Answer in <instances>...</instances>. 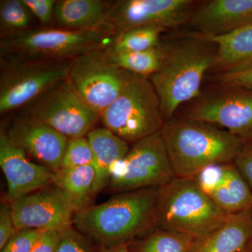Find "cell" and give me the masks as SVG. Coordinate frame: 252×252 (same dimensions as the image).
<instances>
[{
  "mask_svg": "<svg viewBox=\"0 0 252 252\" xmlns=\"http://www.w3.org/2000/svg\"><path fill=\"white\" fill-rule=\"evenodd\" d=\"M98 252H130L129 249V243H120L117 245L104 246L101 245Z\"/></svg>",
  "mask_w": 252,
  "mask_h": 252,
  "instance_id": "e575fe53",
  "label": "cell"
},
{
  "mask_svg": "<svg viewBox=\"0 0 252 252\" xmlns=\"http://www.w3.org/2000/svg\"><path fill=\"white\" fill-rule=\"evenodd\" d=\"M122 70L117 99L100 115L104 127L127 142L135 143L160 132L165 124L161 104L149 77Z\"/></svg>",
  "mask_w": 252,
  "mask_h": 252,
  "instance_id": "8992f818",
  "label": "cell"
},
{
  "mask_svg": "<svg viewBox=\"0 0 252 252\" xmlns=\"http://www.w3.org/2000/svg\"><path fill=\"white\" fill-rule=\"evenodd\" d=\"M194 4L190 0H122L113 1L104 24L116 36L140 28L166 31L189 22Z\"/></svg>",
  "mask_w": 252,
  "mask_h": 252,
  "instance_id": "8fae6325",
  "label": "cell"
},
{
  "mask_svg": "<svg viewBox=\"0 0 252 252\" xmlns=\"http://www.w3.org/2000/svg\"><path fill=\"white\" fill-rule=\"evenodd\" d=\"M175 177L194 178L205 167L234 162L245 142L224 129L193 119H170L160 130Z\"/></svg>",
  "mask_w": 252,
  "mask_h": 252,
  "instance_id": "6da1fadb",
  "label": "cell"
},
{
  "mask_svg": "<svg viewBox=\"0 0 252 252\" xmlns=\"http://www.w3.org/2000/svg\"><path fill=\"white\" fill-rule=\"evenodd\" d=\"M81 233L71 226L64 230L56 252H95L87 238Z\"/></svg>",
  "mask_w": 252,
  "mask_h": 252,
  "instance_id": "f1b7e54d",
  "label": "cell"
},
{
  "mask_svg": "<svg viewBox=\"0 0 252 252\" xmlns=\"http://www.w3.org/2000/svg\"><path fill=\"white\" fill-rule=\"evenodd\" d=\"M234 163L252 191V147H245Z\"/></svg>",
  "mask_w": 252,
  "mask_h": 252,
  "instance_id": "836d02e7",
  "label": "cell"
},
{
  "mask_svg": "<svg viewBox=\"0 0 252 252\" xmlns=\"http://www.w3.org/2000/svg\"><path fill=\"white\" fill-rule=\"evenodd\" d=\"M193 179L228 215L252 210V190L234 162L210 165Z\"/></svg>",
  "mask_w": 252,
  "mask_h": 252,
  "instance_id": "2e32d148",
  "label": "cell"
},
{
  "mask_svg": "<svg viewBox=\"0 0 252 252\" xmlns=\"http://www.w3.org/2000/svg\"><path fill=\"white\" fill-rule=\"evenodd\" d=\"M190 26L203 36L221 35L252 23V0H213L192 16Z\"/></svg>",
  "mask_w": 252,
  "mask_h": 252,
  "instance_id": "e0dca14e",
  "label": "cell"
},
{
  "mask_svg": "<svg viewBox=\"0 0 252 252\" xmlns=\"http://www.w3.org/2000/svg\"><path fill=\"white\" fill-rule=\"evenodd\" d=\"M72 60L24 61L1 60L0 113L23 109L42 93L67 79Z\"/></svg>",
  "mask_w": 252,
  "mask_h": 252,
  "instance_id": "ba28073f",
  "label": "cell"
},
{
  "mask_svg": "<svg viewBox=\"0 0 252 252\" xmlns=\"http://www.w3.org/2000/svg\"><path fill=\"white\" fill-rule=\"evenodd\" d=\"M16 229L65 230L70 227L76 210L62 190L45 187L11 203Z\"/></svg>",
  "mask_w": 252,
  "mask_h": 252,
  "instance_id": "7c38bea8",
  "label": "cell"
},
{
  "mask_svg": "<svg viewBox=\"0 0 252 252\" xmlns=\"http://www.w3.org/2000/svg\"><path fill=\"white\" fill-rule=\"evenodd\" d=\"M158 188L125 192L108 201L88 206L74 215L78 230L110 246L127 243L154 225Z\"/></svg>",
  "mask_w": 252,
  "mask_h": 252,
  "instance_id": "3957f363",
  "label": "cell"
},
{
  "mask_svg": "<svg viewBox=\"0 0 252 252\" xmlns=\"http://www.w3.org/2000/svg\"><path fill=\"white\" fill-rule=\"evenodd\" d=\"M43 231L36 229L18 230L1 252H31Z\"/></svg>",
  "mask_w": 252,
  "mask_h": 252,
  "instance_id": "83f0119b",
  "label": "cell"
},
{
  "mask_svg": "<svg viewBox=\"0 0 252 252\" xmlns=\"http://www.w3.org/2000/svg\"><path fill=\"white\" fill-rule=\"evenodd\" d=\"M115 36L112 28L105 24L89 31L34 27L1 36V60L69 61L93 50L107 47Z\"/></svg>",
  "mask_w": 252,
  "mask_h": 252,
  "instance_id": "277c9868",
  "label": "cell"
},
{
  "mask_svg": "<svg viewBox=\"0 0 252 252\" xmlns=\"http://www.w3.org/2000/svg\"><path fill=\"white\" fill-rule=\"evenodd\" d=\"M113 1L103 0H60L55 6L57 28L89 31L104 26Z\"/></svg>",
  "mask_w": 252,
  "mask_h": 252,
  "instance_id": "d6986e66",
  "label": "cell"
},
{
  "mask_svg": "<svg viewBox=\"0 0 252 252\" xmlns=\"http://www.w3.org/2000/svg\"><path fill=\"white\" fill-rule=\"evenodd\" d=\"M165 31L160 28H140L119 34L106 47L112 53L137 52L160 45V34Z\"/></svg>",
  "mask_w": 252,
  "mask_h": 252,
  "instance_id": "d4e9b609",
  "label": "cell"
},
{
  "mask_svg": "<svg viewBox=\"0 0 252 252\" xmlns=\"http://www.w3.org/2000/svg\"><path fill=\"white\" fill-rule=\"evenodd\" d=\"M161 45L164 59L161 67L149 77L157 91L165 119H172L176 110L186 102L198 97L205 72L217 59L215 44L192 34Z\"/></svg>",
  "mask_w": 252,
  "mask_h": 252,
  "instance_id": "7a4b0ae2",
  "label": "cell"
},
{
  "mask_svg": "<svg viewBox=\"0 0 252 252\" xmlns=\"http://www.w3.org/2000/svg\"><path fill=\"white\" fill-rule=\"evenodd\" d=\"M0 167L7 182L6 198L12 203L28 194L54 184L56 173L31 161L26 152L0 133Z\"/></svg>",
  "mask_w": 252,
  "mask_h": 252,
  "instance_id": "9a60e30c",
  "label": "cell"
},
{
  "mask_svg": "<svg viewBox=\"0 0 252 252\" xmlns=\"http://www.w3.org/2000/svg\"><path fill=\"white\" fill-rule=\"evenodd\" d=\"M106 49V48H105ZM107 51L112 63L123 70L150 77L161 67L164 51L161 45L137 52L112 53Z\"/></svg>",
  "mask_w": 252,
  "mask_h": 252,
  "instance_id": "603a6c76",
  "label": "cell"
},
{
  "mask_svg": "<svg viewBox=\"0 0 252 252\" xmlns=\"http://www.w3.org/2000/svg\"><path fill=\"white\" fill-rule=\"evenodd\" d=\"M194 34L215 44L217 59L213 67L221 72L252 63V23L221 35Z\"/></svg>",
  "mask_w": 252,
  "mask_h": 252,
  "instance_id": "44dd1931",
  "label": "cell"
},
{
  "mask_svg": "<svg viewBox=\"0 0 252 252\" xmlns=\"http://www.w3.org/2000/svg\"><path fill=\"white\" fill-rule=\"evenodd\" d=\"M94 157L95 179L94 194L99 191L109 182L111 168L122 160L130 150L126 141L107 127L92 129L86 135Z\"/></svg>",
  "mask_w": 252,
  "mask_h": 252,
  "instance_id": "ffe728a7",
  "label": "cell"
},
{
  "mask_svg": "<svg viewBox=\"0 0 252 252\" xmlns=\"http://www.w3.org/2000/svg\"><path fill=\"white\" fill-rule=\"evenodd\" d=\"M228 215L193 178L175 177L158 188L154 223L157 228L198 238L218 228Z\"/></svg>",
  "mask_w": 252,
  "mask_h": 252,
  "instance_id": "5b68a950",
  "label": "cell"
},
{
  "mask_svg": "<svg viewBox=\"0 0 252 252\" xmlns=\"http://www.w3.org/2000/svg\"><path fill=\"white\" fill-rule=\"evenodd\" d=\"M252 241V210L231 214L217 229L194 238L189 252H240Z\"/></svg>",
  "mask_w": 252,
  "mask_h": 252,
  "instance_id": "ac0fdd59",
  "label": "cell"
},
{
  "mask_svg": "<svg viewBox=\"0 0 252 252\" xmlns=\"http://www.w3.org/2000/svg\"><path fill=\"white\" fill-rule=\"evenodd\" d=\"M240 252H252V241L247 245L246 248H244L243 250Z\"/></svg>",
  "mask_w": 252,
  "mask_h": 252,
  "instance_id": "d590c367",
  "label": "cell"
},
{
  "mask_svg": "<svg viewBox=\"0 0 252 252\" xmlns=\"http://www.w3.org/2000/svg\"><path fill=\"white\" fill-rule=\"evenodd\" d=\"M193 237L157 228L137 243L134 252H189Z\"/></svg>",
  "mask_w": 252,
  "mask_h": 252,
  "instance_id": "cb8c5ba5",
  "label": "cell"
},
{
  "mask_svg": "<svg viewBox=\"0 0 252 252\" xmlns=\"http://www.w3.org/2000/svg\"><path fill=\"white\" fill-rule=\"evenodd\" d=\"M6 134L11 143L40 165L55 173L61 170L69 139L46 123L24 112L13 121Z\"/></svg>",
  "mask_w": 252,
  "mask_h": 252,
  "instance_id": "4fadbf2b",
  "label": "cell"
},
{
  "mask_svg": "<svg viewBox=\"0 0 252 252\" xmlns=\"http://www.w3.org/2000/svg\"><path fill=\"white\" fill-rule=\"evenodd\" d=\"M34 18L23 0H1V37L34 28L32 23Z\"/></svg>",
  "mask_w": 252,
  "mask_h": 252,
  "instance_id": "484cf974",
  "label": "cell"
},
{
  "mask_svg": "<svg viewBox=\"0 0 252 252\" xmlns=\"http://www.w3.org/2000/svg\"><path fill=\"white\" fill-rule=\"evenodd\" d=\"M187 118L220 126L245 142L252 138V94L232 91L205 99Z\"/></svg>",
  "mask_w": 252,
  "mask_h": 252,
  "instance_id": "5bb4252c",
  "label": "cell"
},
{
  "mask_svg": "<svg viewBox=\"0 0 252 252\" xmlns=\"http://www.w3.org/2000/svg\"><path fill=\"white\" fill-rule=\"evenodd\" d=\"M218 81L228 87L252 89V63L243 67L220 72Z\"/></svg>",
  "mask_w": 252,
  "mask_h": 252,
  "instance_id": "f546056e",
  "label": "cell"
},
{
  "mask_svg": "<svg viewBox=\"0 0 252 252\" xmlns=\"http://www.w3.org/2000/svg\"><path fill=\"white\" fill-rule=\"evenodd\" d=\"M17 230L13 220L11 206L1 204L0 210V250L4 248Z\"/></svg>",
  "mask_w": 252,
  "mask_h": 252,
  "instance_id": "1f68e13d",
  "label": "cell"
},
{
  "mask_svg": "<svg viewBox=\"0 0 252 252\" xmlns=\"http://www.w3.org/2000/svg\"><path fill=\"white\" fill-rule=\"evenodd\" d=\"M94 157L87 137L69 139L61 170L94 165Z\"/></svg>",
  "mask_w": 252,
  "mask_h": 252,
  "instance_id": "4316f807",
  "label": "cell"
},
{
  "mask_svg": "<svg viewBox=\"0 0 252 252\" xmlns=\"http://www.w3.org/2000/svg\"><path fill=\"white\" fill-rule=\"evenodd\" d=\"M34 17L44 27H49L54 22L55 0H23Z\"/></svg>",
  "mask_w": 252,
  "mask_h": 252,
  "instance_id": "4dcf8cb0",
  "label": "cell"
},
{
  "mask_svg": "<svg viewBox=\"0 0 252 252\" xmlns=\"http://www.w3.org/2000/svg\"><path fill=\"white\" fill-rule=\"evenodd\" d=\"M175 177L160 132L134 143L112 167L109 182L117 191L158 188Z\"/></svg>",
  "mask_w": 252,
  "mask_h": 252,
  "instance_id": "52a82bcc",
  "label": "cell"
},
{
  "mask_svg": "<svg viewBox=\"0 0 252 252\" xmlns=\"http://www.w3.org/2000/svg\"><path fill=\"white\" fill-rule=\"evenodd\" d=\"M68 139L85 137L100 115L73 89L67 79L54 84L23 108Z\"/></svg>",
  "mask_w": 252,
  "mask_h": 252,
  "instance_id": "9c48e42d",
  "label": "cell"
},
{
  "mask_svg": "<svg viewBox=\"0 0 252 252\" xmlns=\"http://www.w3.org/2000/svg\"><path fill=\"white\" fill-rule=\"evenodd\" d=\"M94 165H84L60 170L56 173L54 185L67 195L77 212L88 207L89 197L94 194Z\"/></svg>",
  "mask_w": 252,
  "mask_h": 252,
  "instance_id": "7402d4cb",
  "label": "cell"
},
{
  "mask_svg": "<svg viewBox=\"0 0 252 252\" xmlns=\"http://www.w3.org/2000/svg\"><path fill=\"white\" fill-rule=\"evenodd\" d=\"M67 79L81 98L99 115L117 99L123 85L122 70L109 59L105 48L72 59Z\"/></svg>",
  "mask_w": 252,
  "mask_h": 252,
  "instance_id": "30bf717a",
  "label": "cell"
},
{
  "mask_svg": "<svg viewBox=\"0 0 252 252\" xmlns=\"http://www.w3.org/2000/svg\"><path fill=\"white\" fill-rule=\"evenodd\" d=\"M64 230H44L31 252H56Z\"/></svg>",
  "mask_w": 252,
  "mask_h": 252,
  "instance_id": "d6a6232c",
  "label": "cell"
}]
</instances>
